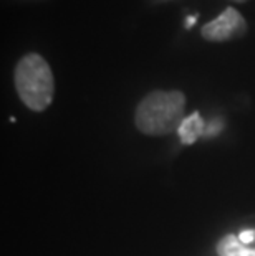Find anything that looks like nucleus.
Segmentation results:
<instances>
[{"instance_id": "f03ea898", "label": "nucleus", "mask_w": 255, "mask_h": 256, "mask_svg": "<svg viewBox=\"0 0 255 256\" xmlns=\"http://www.w3.org/2000/svg\"><path fill=\"white\" fill-rule=\"evenodd\" d=\"M15 90L32 111H45L55 94V78L50 64L39 53H29L15 66Z\"/></svg>"}, {"instance_id": "f257e3e1", "label": "nucleus", "mask_w": 255, "mask_h": 256, "mask_svg": "<svg viewBox=\"0 0 255 256\" xmlns=\"http://www.w3.org/2000/svg\"><path fill=\"white\" fill-rule=\"evenodd\" d=\"M186 96L181 91L156 90L144 96L134 114L136 128L148 136H166L179 129L184 121Z\"/></svg>"}, {"instance_id": "1a4fd4ad", "label": "nucleus", "mask_w": 255, "mask_h": 256, "mask_svg": "<svg viewBox=\"0 0 255 256\" xmlns=\"http://www.w3.org/2000/svg\"><path fill=\"white\" fill-rule=\"evenodd\" d=\"M232 2H237V4H243V2H247V0H232Z\"/></svg>"}, {"instance_id": "6e6552de", "label": "nucleus", "mask_w": 255, "mask_h": 256, "mask_svg": "<svg viewBox=\"0 0 255 256\" xmlns=\"http://www.w3.org/2000/svg\"><path fill=\"white\" fill-rule=\"evenodd\" d=\"M196 20H197V15H194V17H189V18H187V22H186V26H187V28H189V26H191V25L196 24Z\"/></svg>"}, {"instance_id": "423d86ee", "label": "nucleus", "mask_w": 255, "mask_h": 256, "mask_svg": "<svg viewBox=\"0 0 255 256\" xmlns=\"http://www.w3.org/2000/svg\"><path fill=\"white\" fill-rule=\"evenodd\" d=\"M238 240H240L243 244H250L255 240V230H243L240 235H238Z\"/></svg>"}, {"instance_id": "20e7f679", "label": "nucleus", "mask_w": 255, "mask_h": 256, "mask_svg": "<svg viewBox=\"0 0 255 256\" xmlns=\"http://www.w3.org/2000/svg\"><path fill=\"white\" fill-rule=\"evenodd\" d=\"M182 144H194L200 136H205V121L200 118L199 111H194L191 116L184 118L182 124L177 129Z\"/></svg>"}, {"instance_id": "39448f33", "label": "nucleus", "mask_w": 255, "mask_h": 256, "mask_svg": "<svg viewBox=\"0 0 255 256\" xmlns=\"http://www.w3.org/2000/svg\"><path fill=\"white\" fill-rule=\"evenodd\" d=\"M217 253L219 256H255V250L247 248L235 235H225L217 244Z\"/></svg>"}, {"instance_id": "7ed1b4c3", "label": "nucleus", "mask_w": 255, "mask_h": 256, "mask_svg": "<svg viewBox=\"0 0 255 256\" xmlns=\"http://www.w3.org/2000/svg\"><path fill=\"white\" fill-rule=\"evenodd\" d=\"M247 34V22L234 7H227L219 17L205 24L200 35L207 42H229Z\"/></svg>"}, {"instance_id": "0eeeda50", "label": "nucleus", "mask_w": 255, "mask_h": 256, "mask_svg": "<svg viewBox=\"0 0 255 256\" xmlns=\"http://www.w3.org/2000/svg\"><path fill=\"white\" fill-rule=\"evenodd\" d=\"M222 129V124L219 121H212L210 124H205V136H214Z\"/></svg>"}]
</instances>
